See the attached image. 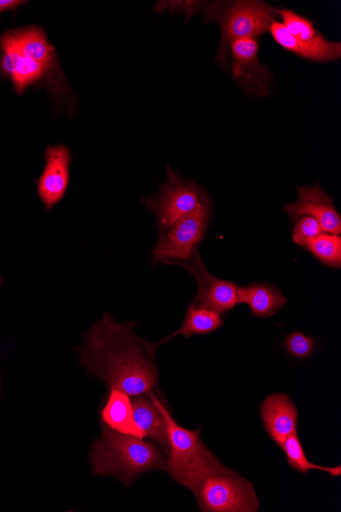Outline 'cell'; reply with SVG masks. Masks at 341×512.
Here are the masks:
<instances>
[{
    "mask_svg": "<svg viewBox=\"0 0 341 512\" xmlns=\"http://www.w3.org/2000/svg\"><path fill=\"white\" fill-rule=\"evenodd\" d=\"M134 327L135 323L119 322L106 313L92 325L80 349V362L89 375L132 397L152 393L159 383L155 357Z\"/></svg>",
    "mask_w": 341,
    "mask_h": 512,
    "instance_id": "cell-1",
    "label": "cell"
},
{
    "mask_svg": "<svg viewBox=\"0 0 341 512\" xmlns=\"http://www.w3.org/2000/svg\"><path fill=\"white\" fill-rule=\"evenodd\" d=\"M0 51V73L12 81L19 96L40 83L50 87L58 97L70 91L55 46L41 28L30 26L5 31L0 36Z\"/></svg>",
    "mask_w": 341,
    "mask_h": 512,
    "instance_id": "cell-2",
    "label": "cell"
},
{
    "mask_svg": "<svg viewBox=\"0 0 341 512\" xmlns=\"http://www.w3.org/2000/svg\"><path fill=\"white\" fill-rule=\"evenodd\" d=\"M163 453L154 442L121 434L102 424V435L91 449L92 474L114 477L129 487L145 473L166 471Z\"/></svg>",
    "mask_w": 341,
    "mask_h": 512,
    "instance_id": "cell-3",
    "label": "cell"
},
{
    "mask_svg": "<svg viewBox=\"0 0 341 512\" xmlns=\"http://www.w3.org/2000/svg\"><path fill=\"white\" fill-rule=\"evenodd\" d=\"M163 413L169 436L166 471L172 479L197 496L209 477L227 468L203 443L201 429L189 431L179 426L165 405Z\"/></svg>",
    "mask_w": 341,
    "mask_h": 512,
    "instance_id": "cell-4",
    "label": "cell"
},
{
    "mask_svg": "<svg viewBox=\"0 0 341 512\" xmlns=\"http://www.w3.org/2000/svg\"><path fill=\"white\" fill-rule=\"evenodd\" d=\"M278 16L279 10L266 3L250 0L208 6L206 19L218 21L221 26V43L217 57L219 64L226 66L230 44L233 41L265 34Z\"/></svg>",
    "mask_w": 341,
    "mask_h": 512,
    "instance_id": "cell-5",
    "label": "cell"
},
{
    "mask_svg": "<svg viewBox=\"0 0 341 512\" xmlns=\"http://www.w3.org/2000/svg\"><path fill=\"white\" fill-rule=\"evenodd\" d=\"M211 212V201L204 192L196 209L171 227L161 230L153 252L154 265L159 262L170 265L172 262H184L191 259L194 251L200 247L206 236Z\"/></svg>",
    "mask_w": 341,
    "mask_h": 512,
    "instance_id": "cell-6",
    "label": "cell"
},
{
    "mask_svg": "<svg viewBox=\"0 0 341 512\" xmlns=\"http://www.w3.org/2000/svg\"><path fill=\"white\" fill-rule=\"evenodd\" d=\"M196 498L204 512H256L260 508L254 485L230 469L209 477Z\"/></svg>",
    "mask_w": 341,
    "mask_h": 512,
    "instance_id": "cell-7",
    "label": "cell"
},
{
    "mask_svg": "<svg viewBox=\"0 0 341 512\" xmlns=\"http://www.w3.org/2000/svg\"><path fill=\"white\" fill-rule=\"evenodd\" d=\"M167 173L168 181L162 184L160 194L142 200L156 214L161 230L196 209L204 194L196 182L182 179L170 167Z\"/></svg>",
    "mask_w": 341,
    "mask_h": 512,
    "instance_id": "cell-8",
    "label": "cell"
},
{
    "mask_svg": "<svg viewBox=\"0 0 341 512\" xmlns=\"http://www.w3.org/2000/svg\"><path fill=\"white\" fill-rule=\"evenodd\" d=\"M188 272L196 279L198 293L193 305L224 314L231 311L237 304L238 286L229 281L215 277L205 266L199 248L194 251L191 259L184 262H172Z\"/></svg>",
    "mask_w": 341,
    "mask_h": 512,
    "instance_id": "cell-9",
    "label": "cell"
},
{
    "mask_svg": "<svg viewBox=\"0 0 341 512\" xmlns=\"http://www.w3.org/2000/svg\"><path fill=\"white\" fill-rule=\"evenodd\" d=\"M232 75L236 83L257 97L269 95L272 77L259 60V44L255 38H243L230 44Z\"/></svg>",
    "mask_w": 341,
    "mask_h": 512,
    "instance_id": "cell-10",
    "label": "cell"
},
{
    "mask_svg": "<svg viewBox=\"0 0 341 512\" xmlns=\"http://www.w3.org/2000/svg\"><path fill=\"white\" fill-rule=\"evenodd\" d=\"M44 158L45 167L37 180V191L45 208L52 210L68 191L72 154L64 145L47 146Z\"/></svg>",
    "mask_w": 341,
    "mask_h": 512,
    "instance_id": "cell-11",
    "label": "cell"
},
{
    "mask_svg": "<svg viewBox=\"0 0 341 512\" xmlns=\"http://www.w3.org/2000/svg\"><path fill=\"white\" fill-rule=\"evenodd\" d=\"M297 202L285 205L284 212L294 222L303 216L317 219L324 232L340 236L341 218L331 198L319 188H298Z\"/></svg>",
    "mask_w": 341,
    "mask_h": 512,
    "instance_id": "cell-12",
    "label": "cell"
},
{
    "mask_svg": "<svg viewBox=\"0 0 341 512\" xmlns=\"http://www.w3.org/2000/svg\"><path fill=\"white\" fill-rule=\"evenodd\" d=\"M264 428L281 448L284 441L297 433L299 412L294 401L286 394H273L261 406Z\"/></svg>",
    "mask_w": 341,
    "mask_h": 512,
    "instance_id": "cell-13",
    "label": "cell"
},
{
    "mask_svg": "<svg viewBox=\"0 0 341 512\" xmlns=\"http://www.w3.org/2000/svg\"><path fill=\"white\" fill-rule=\"evenodd\" d=\"M134 421L144 438L156 442L164 454L169 452V436L163 413V403L152 392L134 396L131 400Z\"/></svg>",
    "mask_w": 341,
    "mask_h": 512,
    "instance_id": "cell-14",
    "label": "cell"
},
{
    "mask_svg": "<svg viewBox=\"0 0 341 512\" xmlns=\"http://www.w3.org/2000/svg\"><path fill=\"white\" fill-rule=\"evenodd\" d=\"M223 323L224 321L221 318V314L191 304L186 310L182 327L178 331L159 342L143 340V344L146 350H148L153 357H156L158 349L173 338L179 335L183 336L185 339H189L194 335L206 336L220 329Z\"/></svg>",
    "mask_w": 341,
    "mask_h": 512,
    "instance_id": "cell-15",
    "label": "cell"
},
{
    "mask_svg": "<svg viewBox=\"0 0 341 512\" xmlns=\"http://www.w3.org/2000/svg\"><path fill=\"white\" fill-rule=\"evenodd\" d=\"M279 17L282 24L291 35H294L299 41L310 46V48L327 53L338 60L341 56L340 42H331L327 40L305 17L300 16L291 10H279Z\"/></svg>",
    "mask_w": 341,
    "mask_h": 512,
    "instance_id": "cell-16",
    "label": "cell"
},
{
    "mask_svg": "<svg viewBox=\"0 0 341 512\" xmlns=\"http://www.w3.org/2000/svg\"><path fill=\"white\" fill-rule=\"evenodd\" d=\"M238 304H248L251 315L260 318H269L276 314L287 304V299L281 291L268 284H252L238 288Z\"/></svg>",
    "mask_w": 341,
    "mask_h": 512,
    "instance_id": "cell-17",
    "label": "cell"
},
{
    "mask_svg": "<svg viewBox=\"0 0 341 512\" xmlns=\"http://www.w3.org/2000/svg\"><path fill=\"white\" fill-rule=\"evenodd\" d=\"M102 417L105 425L128 436L144 439V435L134 421L132 403L129 395L111 389L108 402L103 408Z\"/></svg>",
    "mask_w": 341,
    "mask_h": 512,
    "instance_id": "cell-18",
    "label": "cell"
},
{
    "mask_svg": "<svg viewBox=\"0 0 341 512\" xmlns=\"http://www.w3.org/2000/svg\"><path fill=\"white\" fill-rule=\"evenodd\" d=\"M281 448L285 453L287 463L290 467L302 474H307L310 471H321L329 474L332 478H338L341 475L340 465L336 468H327L322 467V465L312 463L307 458L298 433L287 437Z\"/></svg>",
    "mask_w": 341,
    "mask_h": 512,
    "instance_id": "cell-19",
    "label": "cell"
},
{
    "mask_svg": "<svg viewBox=\"0 0 341 512\" xmlns=\"http://www.w3.org/2000/svg\"><path fill=\"white\" fill-rule=\"evenodd\" d=\"M269 31L275 41L282 46L283 49L290 53H294L304 59L313 62H331L336 61L331 55L312 49L310 46L299 41L294 35H291L285 26L278 21H274Z\"/></svg>",
    "mask_w": 341,
    "mask_h": 512,
    "instance_id": "cell-20",
    "label": "cell"
},
{
    "mask_svg": "<svg viewBox=\"0 0 341 512\" xmlns=\"http://www.w3.org/2000/svg\"><path fill=\"white\" fill-rule=\"evenodd\" d=\"M321 264L339 269L341 267V238L337 235L322 232L304 247Z\"/></svg>",
    "mask_w": 341,
    "mask_h": 512,
    "instance_id": "cell-21",
    "label": "cell"
},
{
    "mask_svg": "<svg viewBox=\"0 0 341 512\" xmlns=\"http://www.w3.org/2000/svg\"><path fill=\"white\" fill-rule=\"evenodd\" d=\"M322 232L324 231L317 219L311 216H303L297 220L294 230H292V240L295 244L304 248Z\"/></svg>",
    "mask_w": 341,
    "mask_h": 512,
    "instance_id": "cell-22",
    "label": "cell"
},
{
    "mask_svg": "<svg viewBox=\"0 0 341 512\" xmlns=\"http://www.w3.org/2000/svg\"><path fill=\"white\" fill-rule=\"evenodd\" d=\"M316 341L314 338L307 337L303 333L294 332L285 339V349L287 353L298 359L310 357L315 350Z\"/></svg>",
    "mask_w": 341,
    "mask_h": 512,
    "instance_id": "cell-23",
    "label": "cell"
},
{
    "mask_svg": "<svg viewBox=\"0 0 341 512\" xmlns=\"http://www.w3.org/2000/svg\"><path fill=\"white\" fill-rule=\"evenodd\" d=\"M25 4L26 2H22V0H0V16L7 12L17 11Z\"/></svg>",
    "mask_w": 341,
    "mask_h": 512,
    "instance_id": "cell-24",
    "label": "cell"
},
{
    "mask_svg": "<svg viewBox=\"0 0 341 512\" xmlns=\"http://www.w3.org/2000/svg\"><path fill=\"white\" fill-rule=\"evenodd\" d=\"M2 284H3V279H2V278H0V285H2Z\"/></svg>",
    "mask_w": 341,
    "mask_h": 512,
    "instance_id": "cell-25",
    "label": "cell"
}]
</instances>
